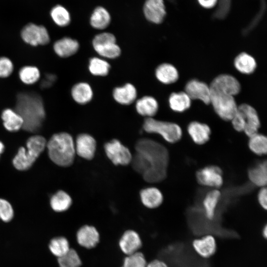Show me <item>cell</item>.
<instances>
[{"label": "cell", "instance_id": "40", "mask_svg": "<svg viewBox=\"0 0 267 267\" xmlns=\"http://www.w3.org/2000/svg\"><path fill=\"white\" fill-rule=\"evenodd\" d=\"M14 217V211L11 204L6 200L0 199V220L9 222Z\"/></svg>", "mask_w": 267, "mask_h": 267}, {"label": "cell", "instance_id": "44", "mask_svg": "<svg viewBox=\"0 0 267 267\" xmlns=\"http://www.w3.org/2000/svg\"><path fill=\"white\" fill-rule=\"evenodd\" d=\"M258 200L260 206L265 210L267 208V190L266 187H263L258 194Z\"/></svg>", "mask_w": 267, "mask_h": 267}, {"label": "cell", "instance_id": "4", "mask_svg": "<svg viewBox=\"0 0 267 267\" xmlns=\"http://www.w3.org/2000/svg\"><path fill=\"white\" fill-rule=\"evenodd\" d=\"M45 138L41 135L32 136L27 141V149L20 147L13 160V164L18 170L30 168L46 146Z\"/></svg>", "mask_w": 267, "mask_h": 267}, {"label": "cell", "instance_id": "42", "mask_svg": "<svg viewBox=\"0 0 267 267\" xmlns=\"http://www.w3.org/2000/svg\"><path fill=\"white\" fill-rule=\"evenodd\" d=\"M233 128L237 132L244 131L246 126V121L242 112L237 108V112L231 119Z\"/></svg>", "mask_w": 267, "mask_h": 267}, {"label": "cell", "instance_id": "14", "mask_svg": "<svg viewBox=\"0 0 267 267\" xmlns=\"http://www.w3.org/2000/svg\"><path fill=\"white\" fill-rule=\"evenodd\" d=\"M96 141L90 135L87 134H79L75 143L76 153L80 157L87 159H92L96 150Z\"/></svg>", "mask_w": 267, "mask_h": 267}, {"label": "cell", "instance_id": "38", "mask_svg": "<svg viewBox=\"0 0 267 267\" xmlns=\"http://www.w3.org/2000/svg\"><path fill=\"white\" fill-rule=\"evenodd\" d=\"M19 76L22 82L27 85H31L39 80L40 72L35 66H25L20 69Z\"/></svg>", "mask_w": 267, "mask_h": 267}, {"label": "cell", "instance_id": "18", "mask_svg": "<svg viewBox=\"0 0 267 267\" xmlns=\"http://www.w3.org/2000/svg\"><path fill=\"white\" fill-rule=\"evenodd\" d=\"M76 237L78 244L87 249L95 247L99 241V234L97 229L88 225L82 226L78 230Z\"/></svg>", "mask_w": 267, "mask_h": 267}, {"label": "cell", "instance_id": "29", "mask_svg": "<svg viewBox=\"0 0 267 267\" xmlns=\"http://www.w3.org/2000/svg\"><path fill=\"white\" fill-rule=\"evenodd\" d=\"M3 126L10 132H16L22 128L23 121L22 117L15 110L7 108L1 114Z\"/></svg>", "mask_w": 267, "mask_h": 267}, {"label": "cell", "instance_id": "39", "mask_svg": "<svg viewBox=\"0 0 267 267\" xmlns=\"http://www.w3.org/2000/svg\"><path fill=\"white\" fill-rule=\"evenodd\" d=\"M147 263L143 254L138 251L127 255L121 267H146Z\"/></svg>", "mask_w": 267, "mask_h": 267}, {"label": "cell", "instance_id": "15", "mask_svg": "<svg viewBox=\"0 0 267 267\" xmlns=\"http://www.w3.org/2000/svg\"><path fill=\"white\" fill-rule=\"evenodd\" d=\"M238 109L243 114L246 126L244 130L245 134L249 137L257 134L261 123L258 113L252 106L242 104L238 106Z\"/></svg>", "mask_w": 267, "mask_h": 267}, {"label": "cell", "instance_id": "36", "mask_svg": "<svg viewBox=\"0 0 267 267\" xmlns=\"http://www.w3.org/2000/svg\"><path fill=\"white\" fill-rule=\"evenodd\" d=\"M50 16L54 22L60 27L67 26L71 22L69 12L61 5H55L51 9Z\"/></svg>", "mask_w": 267, "mask_h": 267}, {"label": "cell", "instance_id": "9", "mask_svg": "<svg viewBox=\"0 0 267 267\" xmlns=\"http://www.w3.org/2000/svg\"><path fill=\"white\" fill-rule=\"evenodd\" d=\"M196 178L201 185L219 188L223 183L222 169L215 165H209L199 169L196 173Z\"/></svg>", "mask_w": 267, "mask_h": 267}, {"label": "cell", "instance_id": "2", "mask_svg": "<svg viewBox=\"0 0 267 267\" xmlns=\"http://www.w3.org/2000/svg\"><path fill=\"white\" fill-rule=\"evenodd\" d=\"M14 110L23 119V130L37 133L41 129L45 118V111L43 100L39 94L34 92L19 93Z\"/></svg>", "mask_w": 267, "mask_h": 267}, {"label": "cell", "instance_id": "45", "mask_svg": "<svg viewBox=\"0 0 267 267\" xmlns=\"http://www.w3.org/2000/svg\"><path fill=\"white\" fill-rule=\"evenodd\" d=\"M200 6L206 9L214 7L218 2V0H197Z\"/></svg>", "mask_w": 267, "mask_h": 267}, {"label": "cell", "instance_id": "5", "mask_svg": "<svg viewBox=\"0 0 267 267\" xmlns=\"http://www.w3.org/2000/svg\"><path fill=\"white\" fill-rule=\"evenodd\" d=\"M143 128L148 133L160 134L167 142L175 143L179 141L182 132L178 124L156 120L152 117H147L144 121Z\"/></svg>", "mask_w": 267, "mask_h": 267}, {"label": "cell", "instance_id": "47", "mask_svg": "<svg viewBox=\"0 0 267 267\" xmlns=\"http://www.w3.org/2000/svg\"><path fill=\"white\" fill-rule=\"evenodd\" d=\"M262 234L263 237L266 239L267 237V226L266 224L265 226L264 227L263 230H262Z\"/></svg>", "mask_w": 267, "mask_h": 267}, {"label": "cell", "instance_id": "31", "mask_svg": "<svg viewBox=\"0 0 267 267\" xmlns=\"http://www.w3.org/2000/svg\"><path fill=\"white\" fill-rule=\"evenodd\" d=\"M191 100L185 92H173L169 96V103L173 111L182 112L190 107Z\"/></svg>", "mask_w": 267, "mask_h": 267}, {"label": "cell", "instance_id": "37", "mask_svg": "<svg viewBox=\"0 0 267 267\" xmlns=\"http://www.w3.org/2000/svg\"><path fill=\"white\" fill-rule=\"evenodd\" d=\"M56 259L58 267H80L82 265L78 253L71 248L64 255Z\"/></svg>", "mask_w": 267, "mask_h": 267}, {"label": "cell", "instance_id": "6", "mask_svg": "<svg viewBox=\"0 0 267 267\" xmlns=\"http://www.w3.org/2000/svg\"><path fill=\"white\" fill-rule=\"evenodd\" d=\"M92 44L94 50L103 58L114 59L121 54V48L112 33L105 32L97 34Z\"/></svg>", "mask_w": 267, "mask_h": 267}, {"label": "cell", "instance_id": "16", "mask_svg": "<svg viewBox=\"0 0 267 267\" xmlns=\"http://www.w3.org/2000/svg\"><path fill=\"white\" fill-rule=\"evenodd\" d=\"M119 244L122 251L129 255L138 251L141 247L142 242L136 231L128 230L121 236Z\"/></svg>", "mask_w": 267, "mask_h": 267}, {"label": "cell", "instance_id": "43", "mask_svg": "<svg viewBox=\"0 0 267 267\" xmlns=\"http://www.w3.org/2000/svg\"><path fill=\"white\" fill-rule=\"evenodd\" d=\"M57 77L53 74H46L42 79L40 87L42 89H46L52 86L56 81Z\"/></svg>", "mask_w": 267, "mask_h": 267}, {"label": "cell", "instance_id": "34", "mask_svg": "<svg viewBox=\"0 0 267 267\" xmlns=\"http://www.w3.org/2000/svg\"><path fill=\"white\" fill-rule=\"evenodd\" d=\"M110 69V64L102 58L93 57L89 59V70L94 76H105L108 74Z\"/></svg>", "mask_w": 267, "mask_h": 267}, {"label": "cell", "instance_id": "48", "mask_svg": "<svg viewBox=\"0 0 267 267\" xmlns=\"http://www.w3.org/2000/svg\"><path fill=\"white\" fill-rule=\"evenodd\" d=\"M4 146L3 143L0 141V155L3 152Z\"/></svg>", "mask_w": 267, "mask_h": 267}, {"label": "cell", "instance_id": "13", "mask_svg": "<svg viewBox=\"0 0 267 267\" xmlns=\"http://www.w3.org/2000/svg\"><path fill=\"white\" fill-rule=\"evenodd\" d=\"M185 92L191 99H199L206 104L210 103L209 86L203 82L196 79L190 80L185 86Z\"/></svg>", "mask_w": 267, "mask_h": 267}, {"label": "cell", "instance_id": "1", "mask_svg": "<svg viewBox=\"0 0 267 267\" xmlns=\"http://www.w3.org/2000/svg\"><path fill=\"white\" fill-rule=\"evenodd\" d=\"M135 149L142 155L147 165L143 179L151 183L163 180L167 176L169 159L167 148L153 140L142 138L136 142Z\"/></svg>", "mask_w": 267, "mask_h": 267}, {"label": "cell", "instance_id": "28", "mask_svg": "<svg viewBox=\"0 0 267 267\" xmlns=\"http://www.w3.org/2000/svg\"><path fill=\"white\" fill-rule=\"evenodd\" d=\"M155 76L157 80L164 84H171L176 82L178 78L177 69L169 63H162L155 70Z\"/></svg>", "mask_w": 267, "mask_h": 267}, {"label": "cell", "instance_id": "27", "mask_svg": "<svg viewBox=\"0 0 267 267\" xmlns=\"http://www.w3.org/2000/svg\"><path fill=\"white\" fill-rule=\"evenodd\" d=\"M143 204L149 208H156L162 203L163 196L161 192L156 187H147L140 192Z\"/></svg>", "mask_w": 267, "mask_h": 267}, {"label": "cell", "instance_id": "30", "mask_svg": "<svg viewBox=\"0 0 267 267\" xmlns=\"http://www.w3.org/2000/svg\"><path fill=\"white\" fill-rule=\"evenodd\" d=\"M234 65L239 72L245 74L253 73L257 66L255 59L245 52L241 53L235 57Z\"/></svg>", "mask_w": 267, "mask_h": 267}, {"label": "cell", "instance_id": "32", "mask_svg": "<svg viewBox=\"0 0 267 267\" xmlns=\"http://www.w3.org/2000/svg\"><path fill=\"white\" fill-rule=\"evenodd\" d=\"M70 248L68 240L63 236L53 237L49 240L48 244L49 252L56 259L64 255Z\"/></svg>", "mask_w": 267, "mask_h": 267}, {"label": "cell", "instance_id": "23", "mask_svg": "<svg viewBox=\"0 0 267 267\" xmlns=\"http://www.w3.org/2000/svg\"><path fill=\"white\" fill-rule=\"evenodd\" d=\"M111 21V17L109 12L102 6L95 7L89 18L90 26L97 30L106 29L109 25Z\"/></svg>", "mask_w": 267, "mask_h": 267}, {"label": "cell", "instance_id": "49", "mask_svg": "<svg viewBox=\"0 0 267 267\" xmlns=\"http://www.w3.org/2000/svg\"></svg>", "mask_w": 267, "mask_h": 267}, {"label": "cell", "instance_id": "10", "mask_svg": "<svg viewBox=\"0 0 267 267\" xmlns=\"http://www.w3.org/2000/svg\"><path fill=\"white\" fill-rule=\"evenodd\" d=\"M21 37L26 43L33 45H45L50 41L46 29L43 26L29 23L22 30Z\"/></svg>", "mask_w": 267, "mask_h": 267}, {"label": "cell", "instance_id": "20", "mask_svg": "<svg viewBox=\"0 0 267 267\" xmlns=\"http://www.w3.org/2000/svg\"><path fill=\"white\" fill-rule=\"evenodd\" d=\"M247 173L252 184L259 187H265L267 182V161L256 162L248 169Z\"/></svg>", "mask_w": 267, "mask_h": 267}, {"label": "cell", "instance_id": "24", "mask_svg": "<svg viewBox=\"0 0 267 267\" xmlns=\"http://www.w3.org/2000/svg\"><path fill=\"white\" fill-rule=\"evenodd\" d=\"M222 196L221 192L215 189L208 192L204 197L203 207L205 216L209 220H212L214 218Z\"/></svg>", "mask_w": 267, "mask_h": 267}, {"label": "cell", "instance_id": "12", "mask_svg": "<svg viewBox=\"0 0 267 267\" xmlns=\"http://www.w3.org/2000/svg\"><path fill=\"white\" fill-rule=\"evenodd\" d=\"M142 11L146 20L155 24L163 22L167 14L164 0H145Z\"/></svg>", "mask_w": 267, "mask_h": 267}, {"label": "cell", "instance_id": "19", "mask_svg": "<svg viewBox=\"0 0 267 267\" xmlns=\"http://www.w3.org/2000/svg\"><path fill=\"white\" fill-rule=\"evenodd\" d=\"M192 246L196 252L204 258L212 257L217 250L216 239L211 235L194 239L192 242Z\"/></svg>", "mask_w": 267, "mask_h": 267}, {"label": "cell", "instance_id": "8", "mask_svg": "<svg viewBox=\"0 0 267 267\" xmlns=\"http://www.w3.org/2000/svg\"><path fill=\"white\" fill-rule=\"evenodd\" d=\"M104 149L108 158L115 165H127L131 162L130 151L117 139L106 143Z\"/></svg>", "mask_w": 267, "mask_h": 267}, {"label": "cell", "instance_id": "26", "mask_svg": "<svg viewBox=\"0 0 267 267\" xmlns=\"http://www.w3.org/2000/svg\"><path fill=\"white\" fill-rule=\"evenodd\" d=\"M135 109L140 115L152 117L157 112L158 103L157 100L151 96H144L136 100Z\"/></svg>", "mask_w": 267, "mask_h": 267}, {"label": "cell", "instance_id": "46", "mask_svg": "<svg viewBox=\"0 0 267 267\" xmlns=\"http://www.w3.org/2000/svg\"><path fill=\"white\" fill-rule=\"evenodd\" d=\"M146 267H169L163 261L155 259L147 264Z\"/></svg>", "mask_w": 267, "mask_h": 267}, {"label": "cell", "instance_id": "22", "mask_svg": "<svg viewBox=\"0 0 267 267\" xmlns=\"http://www.w3.org/2000/svg\"><path fill=\"white\" fill-rule=\"evenodd\" d=\"M80 47L79 42L70 37H64L56 41L53 45L55 52L61 57H68L75 54Z\"/></svg>", "mask_w": 267, "mask_h": 267}, {"label": "cell", "instance_id": "21", "mask_svg": "<svg viewBox=\"0 0 267 267\" xmlns=\"http://www.w3.org/2000/svg\"><path fill=\"white\" fill-rule=\"evenodd\" d=\"M114 100L121 105H128L133 103L137 97V90L131 83L116 87L113 90Z\"/></svg>", "mask_w": 267, "mask_h": 267}, {"label": "cell", "instance_id": "25", "mask_svg": "<svg viewBox=\"0 0 267 267\" xmlns=\"http://www.w3.org/2000/svg\"><path fill=\"white\" fill-rule=\"evenodd\" d=\"M93 90L90 85L86 82H79L71 89V95L74 100L79 104H86L93 97Z\"/></svg>", "mask_w": 267, "mask_h": 267}, {"label": "cell", "instance_id": "35", "mask_svg": "<svg viewBox=\"0 0 267 267\" xmlns=\"http://www.w3.org/2000/svg\"><path fill=\"white\" fill-rule=\"evenodd\" d=\"M248 147L250 150L258 155L267 154V138L262 134H257L250 137L248 141Z\"/></svg>", "mask_w": 267, "mask_h": 267}, {"label": "cell", "instance_id": "17", "mask_svg": "<svg viewBox=\"0 0 267 267\" xmlns=\"http://www.w3.org/2000/svg\"><path fill=\"white\" fill-rule=\"evenodd\" d=\"M187 130L190 138L196 144H204L210 139L211 131L207 124L192 121L188 124Z\"/></svg>", "mask_w": 267, "mask_h": 267}, {"label": "cell", "instance_id": "3", "mask_svg": "<svg viewBox=\"0 0 267 267\" xmlns=\"http://www.w3.org/2000/svg\"><path fill=\"white\" fill-rule=\"evenodd\" d=\"M46 146L50 159L56 165L68 167L74 162L76 151L72 136L67 133L53 134Z\"/></svg>", "mask_w": 267, "mask_h": 267}, {"label": "cell", "instance_id": "50", "mask_svg": "<svg viewBox=\"0 0 267 267\" xmlns=\"http://www.w3.org/2000/svg\"></svg>", "mask_w": 267, "mask_h": 267}, {"label": "cell", "instance_id": "33", "mask_svg": "<svg viewBox=\"0 0 267 267\" xmlns=\"http://www.w3.org/2000/svg\"><path fill=\"white\" fill-rule=\"evenodd\" d=\"M72 204L70 196L65 192L60 190L53 195L50 199L51 208L55 212L66 211Z\"/></svg>", "mask_w": 267, "mask_h": 267}, {"label": "cell", "instance_id": "41", "mask_svg": "<svg viewBox=\"0 0 267 267\" xmlns=\"http://www.w3.org/2000/svg\"><path fill=\"white\" fill-rule=\"evenodd\" d=\"M13 70L12 61L6 57H0V77L6 78L9 76Z\"/></svg>", "mask_w": 267, "mask_h": 267}, {"label": "cell", "instance_id": "7", "mask_svg": "<svg viewBox=\"0 0 267 267\" xmlns=\"http://www.w3.org/2000/svg\"><path fill=\"white\" fill-rule=\"evenodd\" d=\"M210 103L218 116L225 121H231L237 110L234 96L211 91Z\"/></svg>", "mask_w": 267, "mask_h": 267}, {"label": "cell", "instance_id": "11", "mask_svg": "<svg viewBox=\"0 0 267 267\" xmlns=\"http://www.w3.org/2000/svg\"><path fill=\"white\" fill-rule=\"evenodd\" d=\"M210 91L218 92L234 96L241 89L238 81L228 74H222L216 77L209 86Z\"/></svg>", "mask_w": 267, "mask_h": 267}, {"label": "cell", "instance_id": "51", "mask_svg": "<svg viewBox=\"0 0 267 267\" xmlns=\"http://www.w3.org/2000/svg\"></svg>", "mask_w": 267, "mask_h": 267}]
</instances>
